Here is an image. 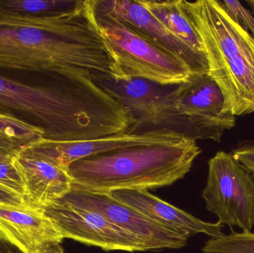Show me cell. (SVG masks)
Returning <instances> with one entry per match:
<instances>
[{"instance_id":"24","label":"cell","mask_w":254,"mask_h":253,"mask_svg":"<svg viewBox=\"0 0 254 253\" xmlns=\"http://www.w3.org/2000/svg\"><path fill=\"white\" fill-rule=\"evenodd\" d=\"M0 253H22L5 241L0 239Z\"/></svg>"},{"instance_id":"1","label":"cell","mask_w":254,"mask_h":253,"mask_svg":"<svg viewBox=\"0 0 254 253\" xmlns=\"http://www.w3.org/2000/svg\"><path fill=\"white\" fill-rule=\"evenodd\" d=\"M0 106L32 119L45 139L86 141L125 133L126 110L84 68L70 67L49 74L44 84L30 86L0 75Z\"/></svg>"},{"instance_id":"28","label":"cell","mask_w":254,"mask_h":253,"mask_svg":"<svg viewBox=\"0 0 254 253\" xmlns=\"http://www.w3.org/2000/svg\"><path fill=\"white\" fill-rule=\"evenodd\" d=\"M253 174H254V173H253Z\"/></svg>"},{"instance_id":"4","label":"cell","mask_w":254,"mask_h":253,"mask_svg":"<svg viewBox=\"0 0 254 253\" xmlns=\"http://www.w3.org/2000/svg\"><path fill=\"white\" fill-rule=\"evenodd\" d=\"M201 37L208 74L220 87L225 111L254 113V40L227 14L218 0H182Z\"/></svg>"},{"instance_id":"22","label":"cell","mask_w":254,"mask_h":253,"mask_svg":"<svg viewBox=\"0 0 254 253\" xmlns=\"http://www.w3.org/2000/svg\"><path fill=\"white\" fill-rule=\"evenodd\" d=\"M0 206L16 209H40L33 206L25 198L0 186Z\"/></svg>"},{"instance_id":"7","label":"cell","mask_w":254,"mask_h":253,"mask_svg":"<svg viewBox=\"0 0 254 253\" xmlns=\"http://www.w3.org/2000/svg\"><path fill=\"white\" fill-rule=\"evenodd\" d=\"M92 78L126 110L131 120L128 133L171 130L184 135L173 102L176 86H164L138 77L115 80L92 75Z\"/></svg>"},{"instance_id":"9","label":"cell","mask_w":254,"mask_h":253,"mask_svg":"<svg viewBox=\"0 0 254 253\" xmlns=\"http://www.w3.org/2000/svg\"><path fill=\"white\" fill-rule=\"evenodd\" d=\"M61 200L102 214L110 222L138 241L146 251L180 249L188 243L186 236L160 225L109 193L72 188Z\"/></svg>"},{"instance_id":"6","label":"cell","mask_w":254,"mask_h":253,"mask_svg":"<svg viewBox=\"0 0 254 253\" xmlns=\"http://www.w3.org/2000/svg\"><path fill=\"white\" fill-rule=\"evenodd\" d=\"M207 211L218 222L252 232L254 227V175L232 153L219 151L208 161L202 193Z\"/></svg>"},{"instance_id":"17","label":"cell","mask_w":254,"mask_h":253,"mask_svg":"<svg viewBox=\"0 0 254 253\" xmlns=\"http://www.w3.org/2000/svg\"><path fill=\"white\" fill-rule=\"evenodd\" d=\"M87 0H0V9L19 14L44 16L81 10Z\"/></svg>"},{"instance_id":"19","label":"cell","mask_w":254,"mask_h":253,"mask_svg":"<svg viewBox=\"0 0 254 253\" xmlns=\"http://www.w3.org/2000/svg\"><path fill=\"white\" fill-rule=\"evenodd\" d=\"M203 253H254V233L252 232L224 235L210 238L202 248Z\"/></svg>"},{"instance_id":"11","label":"cell","mask_w":254,"mask_h":253,"mask_svg":"<svg viewBox=\"0 0 254 253\" xmlns=\"http://www.w3.org/2000/svg\"><path fill=\"white\" fill-rule=\"evenodd\" d=\"M185 135L171 130L141 133L118 134L86 141L60 142L40 138L19 150L25 155L37 157L66 169L76 160L133 146L174 141ZM186 137V136H185Z\"/></svg>"},{"instance_id":"8","label":"cell","mask_w":254,"mask_h":253,"mask_svg":"<svg viewBox=\"0 0 254 253\" xmlns=\"http://www.w3.org/2000/svg\"><path fill=\"white\" fill-rule=\"evenodd\" d=\"M225 102L220 87L208 74H192L173 89V105L184 135L195 141L220 143L224 134L235 127V116L225 112Z\"/></svg>"},{"instance_id":"14","label":"cell","mask_w":254,"mask_h":253,"mask_svg":"<svg viewBox=\"0 0 254 253\" xmlns=\"http://www.w3.org/2000/svg\"><path fill=\"white\" fill-rule=\"evenodd\" d=\"M0 239L21 253H37L64 239L43 209L0 206Z\"/></svg>"},{"instance_id":"3","label":"cell","mask_w":254,"mask_h":253,"mask_svg":"<svg viewBox=\"0 0 254 253\" xmlns=\"http://www.w3.org/2000/svg\"><path fill=\"white\" fill-rule=\"evenodd\" d=\"M201 150L195 140L133 146L76 160L67 168L72 188L96 193L172 185L190 171Z\"/></svg>"},{"instance_id":"12","label":"cell","mask_w":254,"mask_h":253,"mask_svg":"<svg viewBox=\"0 0 254 253\" xmlns=\"http://www.w3.org/2000/svg\"><path fill=\"white\" fill-rule=\"evenodd\" d=\"M97 11L112 16L182 59L192 74H208L206 58L171 34L143 5L141 0H91Z\"/></svg>"},{"instance_id":"27","label":"cell","mask_w":254,"mask_h":253,"mask_svg":"<svg viewBox=\"0 0 254 253\" xmlns=\"http://www.w3.org/2000/svg\"><path fill=\"white\" fill-rule=\"evenodd\" d=\"M246 2L250 6L251 8L252 9V11H253V14L254 15V0H247Z\"/></svg>"},{"instance_id":"10","label":"cell","mask_w":254,"mask_h":253,"mask_svg":"<svg viewBox=\"0 0 254 253\" xmlns=\"http://www.w3.org/2000/svg\"><path fill=\"white\" fill-rule=\"evenodd\" d=\"M43 211L64 239H72L107 251H146L138 241L96 211L61 200L43 208Z\"/></svg>"},{"instance_id":"16","label":"cell","mask_w":254,"mask_h":253,"mask_svg":"<svg viewBox=\"0 0 254 253\" xmlns=\"http://www.w3.org/2000/svg\"><path fill=\"white\" fill-rule=\"evenodd\" d=\"M141 2L173 35L207 59L201 37L185 12L182 0H141Z\"/></svg>"},{"instance_id":"15","label":"cell","mask_w":254,"mask_h":253,"mask_svg":"<svg viewBox=\"0 0 254 253\" xmlns=\"http://www.w3.org/2000/svg\"><path fill=\"white\" fill-rule=\"evenodd\" d=\"M13 160L25 181L27 200L36 207H47L72 189V180L66 169L19 152Z\"/></svg>"},{"instance_id":"20","label":"cell","mask_w":254,"mask_h":253,"mask_svg":"<svg viewBox=\"0 0 254 253\" xmlns=\"http://www.w3.org/2000/svg\"><path fill=\"white\" fill-rule=\"evenodd\" d=\"M13 156L0 163V186L26 199L25 181L15 164Z\"/></svg>"},{"instance_id":"5","label":"cell","mask_w":254,"mask_h":253,"mask_svg":"<svg viewBox=\"0 0 254 253\" xmlns=\"http://www.w3.org/2000/svg\"><path fill=\"white\" fill-rule=\"evenodd\" d=\"M92 6L94 25L113 62L115 80L138 77L177 86L192 75L189 67L176 55L152 43L112 16Z\"/></svg>"},{"instance_id":"26","label":"cell","mask_w":254,"mask_h":253,"mask_svg":"<svg viewBox=\"0 0 254 253\" xmlns=\"http://www.w3.org/2000/svg\"><path fill=\"white\" fill-rule=\"evenodd\" d=\"M13 155H14V154H9V153L2 151V150H0V163L8 160L10 157H13Z\"/></svg>"},{"instance_id":"23","label":"cell","mask_w":254,"mask_h":253,"mask_svg":"<svg viewBox=\"0 0 254 253\" xmlns=\"http://www.w3.org/2000/svg\"><path fill=\"white\" fill-rule=\"evenodd\" d=\"M234 158L252 173H254V140L244 141L232 152Z\"/></svg>"},{"instance_id":"18","label":"cell","mask_w":254,"mask_h":253,"mask_svg":"<svg viewBox=\"0 0 254 253\" xmlns=\"http://www.w3.org/2000/svg\"><path fill=\"white\" fill-rule=\"evenodd\" d=\"M46 137L44 129L21 120L12 114L0 112V138L23 148Z\"/></svg>"},{"instance_id":"21","label":"cell","mask_w":254,"mask_h":253,"mask_svg":"<svg viewBox=\"0 0 254 253\" xmlns=\"http://www.w3.org/2000/svg\"><path fill=\"white\" fill-rule=\"evenodd\" d=\"M229 17L254 40V15L239 1H219Z\"/></svg>"},{"instance_id":"25","label":"cell","mask_w":254,"mask_h":253,"mask_svg":"<svg viewBox=\"0 0 254 253\" xmlns=\"http://www.w3.org/2000/svg\"><path fill=\"white\" fill-rule=\"evenodd\" d=\"M37 253H64V252L61 245H55L44 248Z\"/></svg>"},{"instance_id":"13","label":"cell","mask_w":254,"mask_h":253,"mask_svg":"<svg viewBox=\"0 0 254 253\" xmlns=\"http://www.w3.org/2000/svg\"><path fill=\"white\" fill-rule=\"evenodd\" d=\"M110 194L160 225L188 239L199 233L210 238L221 237L225 235L222 231L224 225L220 223L202 221L164 202L147 190H119Z\"/></svg>"},{"instance_id":"2","label":"cell","mask_w":254,"mask_h":253,"mask_svg":"<svg viewBox=\"0 0 254 253\" xmlns=\"http://www.w3.org/2000/svg\"><path fill=\"white\" fill-rule=\"evenodd\" d=\"M69 67L113 76V60L94 25L90 0L81 10L44 16L0 9V68L47 74Z\"/></svg>"}]
</instances>
